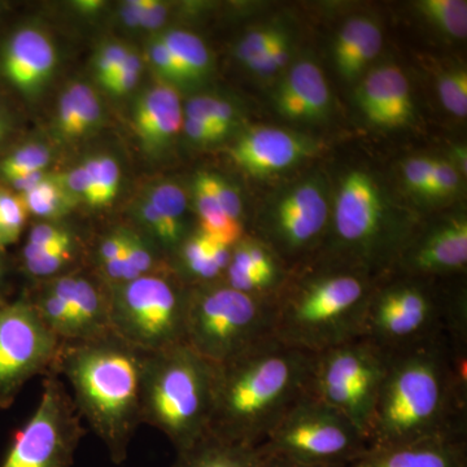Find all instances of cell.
Wrapping results in <instances>:
<instances>
[{
	"label": "cell",
	"mask_w": 467,
	"mask_h": 467,
	"mask_svg": "<svg viewBox=\"0 0 467 467\" xmlns=\"http://www.w3.org/2000/svg\"><path fill=\"white\" fill-rule=\"evenodd\" d=\"M466 401L467 379L454 368L447 334L391 352L368 448L466 436Z\"/></svg>",
	"instance_id": "obj_1"
},
{
	"label": "cell",
	"mask_w": 467,
	"mask_h": 467,
	"mask_svg": "<svg viewBox=\"0 0 467 467\" xmlns=\"http://www.w3.org/2000/svg\"><path fill=\"white\" fill-rule=\"evenodd\" d=\"M312 353L275 337L216 367L208 434L261 445L308 386Z\"/></svg>",
	"instance_id": "obj_2"
},
{
	"label": "cell",
	"mask_w": 467,
	"mask_h": 467,
	"mask_svg": "<svg viewBox=\"0 0 467 467\" xmlns=\"http://www.w3.org/2000/svg\"><path fill=\"white\" fill-rule=\"evenodd\" d=\"M149 353L109 334L86 342H63L52 373L66 378L82 420L121 465L142 425V386Z\"/></svg>",
	"instance_id": "obj_3"
},
{
	"label": "cell",
	"mask_w": 467,
	"mask_h": 467,
	"mask_svg": "<svg viewBox=\"0 0 467 467\" xmlns=\"http://www.w3.org/2000/svg\"><path fill=\"white\" fill-rule=\"evenodd\" d=\"M373 290L370 278L350 267L285 282L273 304V337L312 355L358 339Z\"/></svg>",
	"instance_id": "obj_4"
},
{
	"label": "cell",
	"mask_w": 467,
	"mask_h": 467,
	"mask_svg": "<svg viewBox=\"0 0 467 467\" xmlns=\"http://www.w3.org/2000/svg\"><path fill=\"white\" fill-rule=\"evenodd\" d=\"M216 365L186 343L147 356L142 423L160 430L177 451L208 434L213 410Z\"/></svg>",
	"instance_id": "obj_5"
},
{
	"label": "cell",
	"mask_w": 467,
	"mask_h": 467,
	"mask_svg": "<svg viewBox=\"0 0 467 467\" xmlns=\"http://www.w3.org/2000/svg\"><path fill=\"white\" fill-rule=\"evenodd\" d=\"M273 304L225 282L190 288L184 343L220 367L273 337Z\"/></svg>",
	"instance_id": "obj_6"
},
{
	"label": "cell",
	"mask_w": 467,
	"mask_h": 467,
	"mask_svg": "<svg viewBox=\"0 0 467 467\" xmlns=\"http://www.w3.org/2000/svg\"><path fill=\"white\" fill-rule=\"evenodd\" d=\"M110 288V331L144 353L184 343L190 288L164 270Z\"/></svg>",
	"instance_id": "obj_7"
},
{
	"label": "cell",
	"mask_w": 467,
	"mask_h": 467,
	"mask_svg": "<svg viewBox=\"0 0 467 467\" xmlns=\"http://www.w3.org/2000/svg\"><path fill=\"white\" fill-rule=\"evenodd\" d=\"M391 352L367 337L313 355L306 395L348 418L365 436Z\"/></svg>",
	"instance_id": "obj_8"
},
{
	"label": "cell",
	"mask_w": 467,
	"mask_h": 467,
	"mask_svg": "<svg viewBox=\"0 0 467 467\" xmlns=\"http://www.w3.org/2000/svg\"><path fill=\"white\" fill-rule=\"evenodd\" d=\"M265 456L347 467L368 451L367 436L335 409L301 396L260 445Z\"/></svg>",
	"instance_id": "obj_9"
},
{
	"label": "cell",
	"mask_w": 467,
	"mask_h": 467,
	"mask_svg": "<svg viewBox=\"0 0 467 467\" xmlns=\"http://www.w3.org/2000/svg\"><path fill=\"white\" fill-rule=\"evenodd\" d=\"M85 432L60 377L47 374L38 407L15 435L0 467H72Z\"/></svg>",
	"instance_id": "obj_10"
},
{
	"label": "cell",
	"mask_w": 467,
	"mask_h": 467,
	"mask_svg": "<svg viewBox=\"0 0 467 467\" xmlns=\"http://www.w3.org/2000/svg\"><path fill=\"white\" fill-rule=\"evenodd\" d=\"M61 344L26 295L0 304V409L11 408L32 378L54 371Z\"/></svg>",
	"instance_id": "obj_11"
},
{
	"label": "cell",
	"mask_w": 467,
	"mask_h": 467,
	"mask_svg": "<svg viewBox=\"0 0 467 467\" xmlns=\"http://www.w3.org/2000/svg\"><path fill=\"white\" fill-rule=\"evenodd\" d=\"M448 316L431 292L416 282L374 288L364 337L387 352L416 346L447 334Z\"/></svg>",
	"instance_id": "obj_12"
},
{
	"label": "cell",
	"mask_w": 467,
	"mask_h": 467,
	"mask_svg": "<svg viewBox=\"0 0 467 467\" xmlns=\"http://www.w3.org/2000/svg\"><path fill=\"white\" fill-rule=\"evenodd\" d=\"M334 238L343 251L361 259H378L386 247L384 207L370 175L352 171L344 178L334 209Z\"/></svg>",
	"instance_id": "obj_13"
},
{
	"label": "cell",
	"mask_w": 467,
	"mask_h": 467,
	"mask_svg": "<svg viewBox=\"0 0 467 467\" xmlns=\"http://www.w3.org/2000/svg\"><path fill=\"white\" fill-rule=\"evenodd\" d=\"M328 207L317 184L304 183L292 190L276 205L269 247L281 257L304 254L317 244L327 226Z\"/></svg>",
	"instance_id": "obj_14"
},
{
	"label": "cell",
	"mask_w": 467,
	"mask_h": 467,
	"mask_svg": "<svg viewBox=\"0 0 467 467\" xmlns=\"http://www.w3.org/2000/svg\"><path fill=\"white\" fill-rule=\"evenodd\" d=\"M57 52L48 34L36 26L15 30L0 50V76L21 95L33 97L50 81Z\"/></svg>",
	"instance_id": "obj_15"
},
{
	"label": "cell",
	"mask_w": 467,
	"mask_h": 467,
	"mask_svg": "<svg viewBox=\"0 0 467 467\" xmlns=\"http://www.w3.org/2000/svg\"><path fill=\"white\" fill-rule=\"evenodd\" d=\"M223 282L234 290L275 303L287 276L275 250L259 238L244 236L232 248Z\"/></svg>",
	"instance_id": "obj_16"
},
{
	"label": "cell",
	"mask_w": 467,
	"mask_h": 467,
	"mask_svg": "<svg viewBox=\"0 0 467 467\" xmlns=\"http://www.w3.org/2000/svg\"><path fill=\"white\" fill-rule=\"evenodd\" d=\"M312 150V143L301 135L278 128H256L242 135L232 156L248 173L264 177L291 168Z\"/></svg>",
	"instance_id": "obj_17"
},
{
	"label": "cell",
	"mask_w": 467,
	"mask_h": 467,
	"mask_svg": "<svg viewBox=\"0 0 467 467\" xmlns=\"http://www.w3.org/2000/svg\"><path fill=\"white\" fill-rule=\"evenodd\" d=\"M72 309L77 326V342L98 339L112 334L109 309L110 288L101 279L70 272L46 282Z\"/></svg>",
	"instance_id": "obj_18"
},
{
	"label": "cell",
	"mask_w": 467,
	"mask_h": 467,
	"mask_svg": "<svg viewBox=\"0 0 467 467\" xmlns=\"http://www.w3.org/2000/svg\"><path fill=\"white\" fill-rule=\"evenodd\" d=\"M467 221L453 217L430 230L402 257V265L417 275H445L465 269Z\"/></svg>",
	"instance_id": "obj_19"
},
{
	"label": "cell",
	"mask_w": 467,
	"mask_h": 467,
	"mask_svg": "<svg viewBox=\"0 0 467 467\" xmlns=\"http://www.w3.org/2000/svg\"><path fill=\"white\" fill-rule=\"evenodd\" d=\"M358 101L368 121L383 128H400L413 117L410 88L398 67L373 70L359 85Z\"/></svg>",
	"instance_id": "obj_20"
},
{
	"label": "cell",
	"mask_w": 467,
	"mask_h": 467,
	"mask_svg": "<svg viewBox=\"0 0 467 467\" xmlns=\"http://www.w3.org/2000/svg\"><path fill=\"white\" fill-rule=\"evenodd\" d=\"M347 467H467L466 436L368 448L364 456Z\"/></svg>",
	"instance_id": "obj_21"
},
{
	"label": "cell",
	"mask_w": 467,
	"mask_h": 467,
	"mask_svg": "<svg viewBox=\"0 0 467 467\" xmlns=\"http://www.w3.org/2000/svg\"><path fill=\"white\" fill-rule=\"evenodd\" d=\"M275 109L294 121H319L327 117L331 95L321 69L310 61H300L279 85Z\"/></svg>",
	"instance_id": "obj_22"
},
{
	"label": "cell",
	"mask_w": 467,
	"mask_h": 467,
	"mask_svg": "<svg viewBox=\"0 0 467 467\" xmlns=\"http://www.w3.org/2000/svg\"><path fill=\"white\" fill-rule=\"evenodd\" d=\"M183 119L180 94L169 84L152 86L134 106V129L150 152L167 146L183 128Z\"/></svg>",
	"instance_id": "obj_23"
},
{
	"label": "cell",
	"mask_w": 467,
	"mask_h": 467,
	"mask_svg": "<svg viewBox=\"0 0 467 467\" xmlns=\"http://www.w3.org/2000/svg\"><path fill=\"white\" fill-rule=\"evenodd\" d=\"M232 248L209 238L198 229L190 233L174 252L180 281L189 288L223 281L232 259Z\"/></svg>",
	"instance_id": "obj_24"
},
{
	"label": "cell",
	"mask_w": 467,
	"mask_h": 467,
	"mask_svg": "<svg viewBox=\"0 0 467 467\" xmlns=\"http://www.w3.org/2000/svg\"><path fill=\"white\" fill-rule=\"evenodd\" d=\"M263 460L260 445L207 434L189 450L177 453L173 467H261Z\"/></svg>",
	"instance_id": "obj_25"
},
{
	"label": "cell",
	"mask_w": 467,
	"mask_h": 467,
	"mask_svg": "<svg viewBox=\"0 0 467 467\" xmlns=\"http://www.w3.org/2000/svg\"><path fill=\"white\" fill-rule=\"evenodd\" d=\"M101 119V104L91 86L73 82L58 99L57 128L66 140H78L90 133Z\"/></svg>",
	"instance_id": "obj_26"
},
{
	"label": "cell",
	"mask_w": 467,
	"mask_h": 467,
	"mask_svg": "<svg viewBox=\"0 0 467 467\" xmlns=\"http://www.w3.org/2000/svg\"><path fill=\"white\" fill-rule=\"evenodd\" d=\"M193 195H195V208L199 218V232L205 234L209 238L234 247L241 239L244 238V227L239 221L227 216L209 184L208 174L199 173L193 183Z\"/></svg>",
	"instance_id": "obj_27"
},
{
	"label": "cell",
	"mask_w": 467,
	"mask_h": 467,
	"mask_svg": "<svg viewBox=\"0 0 467 467\" xmlns=\"http://www.w3.org/2000/svg\"><path fill=\"white\" fill-rule=\"evenodd\" d=\"M160 38L171 51L182 73L184 84L201 81L211 69V54L196 34L186 30H168Z\"/></svg>",
	"instance_id": "obj_28"
},
{
	"label": "cell",
	"mask_w": 467,
	"mask_h": 467,
	"mask_svg": "<svg viewBox=\"0 0 467 467\" xmlns=\"http://www.w3.org/2000/svg\"><path fill=\"white\" fill-rule=\"evenodd\" d=\"M20 196L26 204L27 213L48 221L66 216L67 212L75 207L77 201L61 182L60 175L51 174L34 189L21 193Z\"/></svg>",
	"instance_id": "obj_29"
},
{
	"label": "cell",
	"mask_w": 467,
	"mask_h": 467,
	"mask_svg": "<svg viewBox=\"0 0 467 467\" xmlns=\"http://www.w3.org/2000/svg\"><path fill=\"white\" fill-rule=\"evenodd\" d=\"M146 199L164 218L180 247L190 234L186 223L187 199L183 190L173 182H159L150 187Z\"/></svg>",
	"instance_id": "obj_30"
},
{
	"label": "cell",
	"mask_w": 467,
	"mask_h": 467,
	"mask_svg": "<svg viewBox=\"0 0 467 467\" xmlns=\"http://www.w3.org/2000/svg\"><path fill=\"white\" fill-rule=\"evenodd\" d=\"M84 165L90 181L88 204L94 208L107 207L119 192L121 178L119 162L109 155H101L85 160Z\"/></svg>",
	"instance_id": "obj_31"
},
{
	"label": "cell",
	"mask_w": 467,
	"mask_h": 467,
	"mask_svg": "<svg viewBox=\"0 0 467 467\" xmlns=\"http://www.w3.org/2000/svg\"><path fill=\"white\" fill-rule=\"evenodd\" d=\"M158 248L143 234L125 227V248L122 254V282L158 272Z\"/></svg>",
	"instance_id": "obj_32"
},
{
	"label": "cell",
	"mask_w": 467,
	"mask_h": 467,
	"mask_svg": "<svg viewBox=\"0 0 467 467\" xmlns=\"http://www.w3.org/2000/svg\"><path fill=\"white\" fill-rule=\"evenodd\" d=\"M51 150L39 143H27L5 153L0 159V182L8 184L26 175L47 171Z\"/></svg>",
	"instance_id": "obj_33"
},
{
	"label": "cell",
	"mask_w": 467,
	"mask_h": 467,
	"mask_svg": "<svg viewBox=\"0 0 467 467\" xmlns=\"http://www.w3.org/2000/svg\"><path fill=\"white\" fill-rule=\"evenodd\" d=\"M78 259V248L76 242L58 245L54 250L43 252L41 254L21 260L26 275L36 281L47 282L70 273L69 267Z\"/></svg>",
	"instance_id": "obj_34"
},
{
	"label": "cell",
	"mask_w": 467,
	"mask_h": 467,
	"mask_svg": "<svg viewBox=\"0 0 467 467\" xmlns=\"http://www.w3.org/2000/svg\"><path fill=\"white\" fill-rule=\"evenodd\" d=\"M418 8L448 36L460 39L467 36L465 0H423L418 5Z\"/></svg>",
	"instance_id": "obj_35"
},
{
	"label": "cell",
	"mask_w": 467,
	"mask_h": 467,
	"mask_svg": "<svg viewBox=\"0 0 467 467\" xmlns=\"http://www.w3.org/2000/svg\"><path fill=\"white\" fill-rule=\"evenodd\" d=\"M27 216L29 213L23 198L0 183V250L20 241Z\"/></svg>",
	"instance_id": "obj_36"
},
{
	"label": "cell",
	"mask_w": 467,
	"mask_h": 467,
	"mask_svg": "<svg viewBox=\"0 0 467 467\" xmlns=\"http://www.w3.org/2000/svg\"><path fill=\"white\" fill-rule=\"evenodd\" d=\"M183 113L187 119L211 126L225 137L235 125V109L232 104L214 97L193 98L184 107Z\"/></svg>",
	"instance_id": "obj_37"
},
{
	"label": "cell",
	"mask_w": 467,
	"mask_h": 467,
	"mask_svg": "<svg viewBox=\"0 0 467 467\" xmlns=\"http://www.w3.org/2000/svg\"><path fill=\"white\" fill-rule=\"evenodd\" d=\"M383 36L382 30L376 21L370 20L364 34L356 46L352 54L347 57L343 64L337 67V72L344 77V78L352 81L356 77L361 75L362 70L368 66V63L376 58L382 48Z\"/></svg>",
	"instance_id": "obj_38"
},
{
	"label": "cell",
	"mask_w": 467,
	"mask_h": 467,
	"mask_svg": "<svg viewBox=\"0 0 467 467\" xmlns=\"http://www.w3.org/2000/svg\"><path fill=\"white\" fill-rule=\"evenodd\" d=\"M76 242L73 234L66 226L55 223H38L27 234L26 244L21 251V260L41 254L43 252L54 250L58 245Z\"/></svg>",
	"instance_id": "obj_39"
},
{
	"label": "cell",
	"mask_w": 467,
	"mask_h": 467,
	"mask_svg": "<svg viewBox=\"0 0 467 467\" xmlns=\"http://www.w3.org/2000/svg\"><path fill=\"white\" fill-rule=\"evenodd\" d=\"M439 97L445 109L457 117L467 115V73L465 69L444 73L438 81Z\"/></svg>",
	"instance_id": "obj_40"
},
{
	"label": "cell",
	"mask_w": 467,
	"mask_h": 467,
	"mask_svg": "<svg viewBox=\"0 0 467 467\" xmlns=\"http://www.w3.org/2000/svg\"><path fill=\"white\" fill-rule=\"evenodd\" d=\"M142 67V58L138 52L131 50L129 57H126L125 63L119 67L115 75L109 77L101 86L113 95L128 94L140 81Z\"/></svg>",
	"instance_id": "obj_41"
},
{
	"label": "cell",
	"mask_w": 467,
	"mask_h": 467,
	"mask_svg": "<svg viewBox=\"0 0 467 467\" xmlns=\"http://www.w3.org/2000/svg\"><path fill=\"white\" fill-rule=\"evenodd\" d=\"M282 34L284 33L275 27L254 30L239 43L238 48H236V57L242 63L247 64L252 58L259 57L264 52L269 50Z\"/></svg>",
	"instance_id": "obj_42"
},
{
	"label": "cell",
	"mask_w": 467,
	"mask_h": 467,
	"mask_svg": "<svg viewBox=\"0 0 467 467\" xmlns=\"http://www.w3.org/2000/svg\"><path fill=\"white\" fill-rule=\"evenodd\" d=\"M288 57H290V46H288L287 36L282 34L269 50L264 52L259 57L252 58L245 66L252 72L259 75H272L287 64Z\"/></svg>",
	"instance_id": "obj_43"
},
{
	"label": "cell",
	"mask_w": 467,
	"mask_h": 467,
	"mask_svg": "<svg viewBox=\"0 0 467 467\" xmlns=\"http://www.w3.org/2000/svg\"><path fill=\"white\" fill-rule=\"evenodd\" d=\"M131 48L121 42H110L104 45L95 58V70L100 84L115 75L119 67L125 63Z\"/></svg>",
	"instance_id": "obj_44"
},
{
	"label": "cell",
	"mask_w": 467,
	"mask_h": 467,
	"mask_svg": "<svg viewBox=\"0 0 467 467\" xmlns=\"http://www.w3.org/2000/svg\"><path fill=\"white\" fill-rule=\"evenodd\" d=\"M435 159L414 158L408 160L404 165L405 182L420 195H430L432 174H434Z\"/></svg>",
	"instance_id": "obj_45"
},
{
	"label": "cell",
	"mask_w": 467,
	"mask_h": 467,
	"mask_svg": "<svg viewBox=\"0 0 467 467\" xmlns=\"http://www.w3.org/2000/svg\"><path fill=\"white\" fill-rule=\"evenodd\" d=\"M147 50H149L150 61L153 67L158 70L160 76L164 77L168 81L184 84L180 67H178L171 51L168 50L167 46L160 36H156L152 41H150Z\"/></svg>",
	"instance_id": "obj_46"
},
{
	"label": "cell",
	"mask_w": 467,
	"mask_h": 467,
	"mask_svg": "<svg viewBox=\"0 0 467 467\" xmlns=\"http://www.w3.org/2000/svg\"><path fill=\"white\" fill-rule=\"evenodd\" d=\"M207 174L209 184L216 196L218 204L221 205L227 216L242 223L243 204L238 192L220 175Z\"/></svg>",
	"instance_id": "obj_47"
},
{
	"label": "cell",
	"mask_w": 467,
	"mask_h": 467,
	"mask_svg": "<svg viewBox=\"0 0 467 467\" xmlns=\"http://www.w3.org/2000/svg\"><path fill=\"white\" fill-rule=\"evenodd\" d=\"M460 187V175L456 167L445 160H435L432 174L431 198H450Z\"/></svg>",
	"instance_id": "obj_48"
},
{
	"label": "cell",
	"mask_w": 467,
	"mask_h": 467,
	"mask_svg": "<svg viewBox=\"0 0 467 467\" xmlns=\"http://www.w3.org/2000/svg\"><path fill=\"white\" fill-rule=\"evenodd\" d=\"M125 248V227L112 230L100 239L97 247V264L99 272L104 266L121 257Z\"/></svg>",
	"instance_id": "obj_49"
},
{
	"label": "cell",
	"mask_w": 467,
	"mask_h": 467,
	"mask_svg": "<svg viewBox=\"0 0 467 467\" xmlns=\"http://www.w3.org/2000/svg\"><path fill=\"white\" fill-rule=\"evenodd\" d=\"M61 182L67 192L72 193L76 199H82L88 202V190H90V181H88V171H86L84 162L64 175H60Z\"/></svg>",
	"instance_id": "obj_50"
},
{
	"label": "cell",
	"mask_w": 467,
	"mask_h": 467,
	"mask_svg": "<svg viewBox=\"0 0 467 467\" xmlns=\"http://www.w3.org/2000/svg\"><path fill=\"white\" fill-rule=\"evenodd\" d=\"M182 129L184 133L187 134V137L195 143H216L218 140L225 138V135L221 134L216 129L202 124L201 121H196V119H187V117H184Z\"/></svg>",
	"instance_id": "obj_51"
},
{
	"label": "cell",
	"mask_w": 467,
	"mask_h": 467,
	"mask_svg": "<svg viewBox=\"0 0 467 467\" xmlns=\"http://www.w3.org/2000/svg\"><path fill=\"white\" fill-rule=\"evenodd\" d=\"M168 11L164 5L160 2L153 0L152 5L144 11L142 26L143 29L155 30L164 24L165 18H167Z\"/></svg>",
	"instance_id": "obj_52"
},
{
	"label": "cell",
	"mask_w": 467,
	"mask_h": 467,
	"mask_svg": "<svg viewBox=\"0 0 467 467\" xmlns=\"http://www.w3.org/2000/svg\"><path fill=\"white\" fill-rule=\"evenodd\" d=\"M261 467H331L312 465V463L299 462V461L285 459V457L278 456H265L264 454L263 463Z\"/></svg>",
	"instance_id": "obj_53"
},
{
	"label": "cell",
	"mask_w": 467,
	"mask_h": 467,
	"mask_svg": "<svg viewBox=\"0 0 467 467\" xmlns=\"http://www.w3.org/2000/svg\"><path fill=\"white\" fill-rule=\"evenodd\" d=\"M12 130H14V125H12L11 115L7 109L0 103V150L7 143Z\"/></svg>",
	"instance_id": "obj_54"
},
{
	"label": "cell",
	"mask_w": 467,
	"mask_h": 467,
	"mask_svg": "<svg viewBox=\"0 0 467 467\" xmlns=\"http://www.w3.org/2000/svg\"><path fill=\"white\" fill-rule=\"evenodd\" d=\"M103 5L104 3L99 0H84V2L76 3L77 8L84 14H94V12L99 11Z\"/></svg>",
	"instance_id": "obj_55"
},
{
	"label": "cell",
	"mask_w": 467,
	"mask_h": 467,
	"mask_svg": "<svg viewBox=\"0 0 467 467\" xmlns=\"http://www.w3.org/2000/svg\"><path fill=\"white\" fill-rule=\"evenodd\" d=\"M454 155H456V160L459 161V167L461 171H463V173L466 174V149L465 147H457L456 150H454Z\"/></svg>",
	"instance_id": "obj_56"
},
{
	"label": "cell",
	"mask_w": 467,
	"mask_h": 467,
	"mask_svg": "<svg viewBox=\"0 0 467 467\" xmlns=\"http://www.w3.org/2000/svg\"><path fill=\"white\" fill-rule=\"evenodd\" d=\"M2 251L0 250V281H2L3 275H5V261H3Z\"/></svg>",
	"instance_id": "obj_57"
},
{
	"label": "cell",
	"mask_w": 467,
	"mask_h": 467,
	"mask_svg": "<svg viewBox=\"0 0 467 467\" xmlns=\"http://www.w3.org/2000/svg\"><path fill=\"white\" fill-rule=\"evenodd\" d=\"M3 301H5V300L0 299V304H2V303H3Z\"/></svg>",
	"instance_id": "obj_58"
}]
</instances>
